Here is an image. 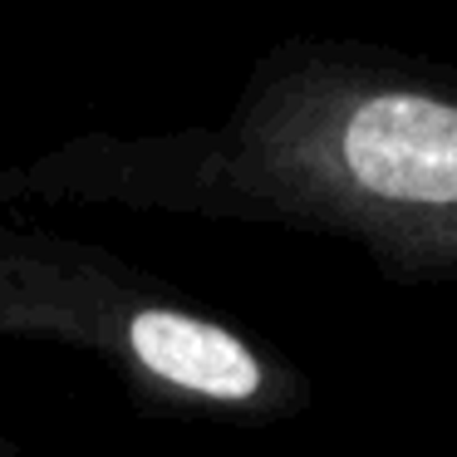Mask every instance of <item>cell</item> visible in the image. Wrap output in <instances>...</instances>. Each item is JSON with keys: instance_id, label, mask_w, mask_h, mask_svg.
I'll use <instances>...</instances> for the list:
<instances>
[{"instance_id": "cell-2", "label": "cell", "mask_w": 457, "mask_h": 457, "mask_svg": "<svg viewBox=\"0 0 457 457\" xmlns=\"http://www.w3.org/2000/svg\"><path fill=\"white\" fill-rule=\"evenodd\" d=\"M129 345L158 378L217 403H251L266 394L270 374L261 354L212 320L182 310H143L129 325Z\"/></svg>"}, {"instance_id": "cell-1", "label": "cell", "mask_w": 457, "mask_h": 457, "mask_svg": "<svg viewBox=\"0 0 457 457\" xmlns=\"http://www.w3.org/2000/svg\"><path fill=\"white\" fill-rule=\"evenodd\" d=\"M300 197L403 286H457V70L349 54L286 113Z\"/></svg>"}]
</instances>
